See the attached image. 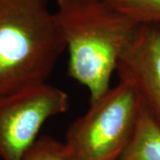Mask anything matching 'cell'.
Segmentation results:
<instances>
[{"instance_id": "cell-3", "label": "cell", "mask_w": 160, "mask_h": 160, "mask_svg": "<svg viewBox=\"0 0 160 160\" xmlns=\"http://www.w3.org/2000/svg\"><path fill=\"white\" fill-rule=\"evenodd\" d=\"M142 104L123 81L110 87L68 129L65 147L73 160H118L137 126Z\"/></svg>"}, {"instance_id": "cell-6", "label": "cell", "mask_w": 160, "mask_h": 160, "mask_svg": "<svg viewBox=\"0 0 160 160\" xmlns=\"http://www.w3.org/2000/svg\"><path fill=\"white\" fill-rule=\"evenodd\" d=\"M118 160H160V126L143 106L131 142Z\"/></svg>"}, {"instance_id": "cell-2", "label": "cell", "mask_w": 160, "mask_h": 160, "mask_svg": "<svg viewBox=\"0 0 160 160\" xmlns=\"http://www.w3.org/2000/svg\"><path fill=\"white\" fill-rule=\"evenodd\" d=\"M65 50L48 0H0V96L46 83Z\"/></svg>"}, {"instance_id": "cell-1", "label": "cell", "mask_w": 160, "mask_h": 160, "mask_svg": "<svg viewBox=\"0 0 160 160\" xmlns=\"http://www.w3.org/2000/svg\"><path fill=\"white\" fill-rule=\"evenodd\" d=\"M55 14L69 53V73L90 102L110 88L112 75L140 25L105 0H56Z\"/></svg>"}, {"instance_id": "cell-7", "label": "cell", "mask_w": 160, "mask_h": 160, "mask_svg": "<svg viewBox=\"0 0 160 160\" xmlns=\"http://www.w3.org/2000/svg\"><path fill=\"white\" fill-rule=\"evenodd\" d=\"M138 25H160V0H105Z\"/></svg>"}, {"instance_id": "cell-8", "label": "cell", "mask_w": 160, "mask_h": 160, "mask_svg": "<svg viewBox=\"0 0 160 160\" xmlns=\"http://www.w3.org/2000/svg\"><path fill=\"white\" fill-rule=\"evenodd\" d=\"M22 160H73L64 142L56 139L43 135L38 137L29 147Z\"/></svg>"}, {"instance_id": "cell-5", "label": "cell", "mask_w": 160, "mask_h": 160, "mask_svg": "<svg viewBox=\"0 0 160 160\" xmlns=\"http://www.w3.org/2000/svg\"><path fill=\"white\" fill-rule=\"evenodd\" d=\"M120 81L136 91L160 126V25H140L117 68Z\"/></svg>"}, {"instance_id": "cell-4", "label": "cell", "mask_w": 160, "mask_h": 160, "mask_svg": "<svg viewBox=\"0 0 160 160\" xmlns=\"http://www.w3.org/2000/svg\"><path fill=\"white\" fill-rule=\"evenodd\" d=\"M69 108V95L47 83L0 96V159L22 160L46 121Z\"/></svg>"}]
</instances>
